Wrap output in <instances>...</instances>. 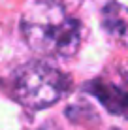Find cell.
I'll return each instance as SVG.
<instances>
[{"instance_id":"cell-3","label":"cell","mask_w":128,"mask_h":130,"mask_svg":"<svg viewBox=\"0 0 128 130\" xmlns=\"http://www.w3.org/2000/svg\"><path fill=\"white\" fill-rule=\"evenodd\" d=\"M85 91L92 94L96 100H100V104L109 113L128 119V91L126 89L107 83L104 79H92L85 85Z\"/></svg>"},{"instance_id":"cell-1","label":"cell","mask_w":128,"mask_h":130,"mask_svg":"<svg viewBox=\"0 0 128 130\" xmlns=\"http://www.w3.org/2000/svg\"><path fill=\"white\" fill-rule=\"evenodd\" d=\"M81 0H36L23 15L28 47L45 57H74L83 40L76 10Z\"/></svg>"},{"instance_id":"cell-4","label":"cell","mask_w":128,"mask_h":130,"mask_svg":"<svg viewBox=\"0 0 128 130\" xmlns=\"http://www.w3.org/2000/svg\"><path fill=\"white\" fill-rule=\"evenodd\" d=\"M102 26L109 38L128 45V8L122 4L107 2L102 8Z\"/></svg>"},{"instance_id":"cell-2","label":"cell","mask_w":128,"mask_h":130,"mask_svg":"<svg viewBox=\"0 0 128 130\" xmlns=\"http://www.w3.org/2000/svg\"><path fill=\"white\" fill-rule=\"evenodd\" d=\"M70 91V77L42 60L21 66L13 77V94L30 109H45Z\"/></svg>"}]
</instances>
